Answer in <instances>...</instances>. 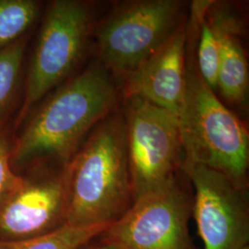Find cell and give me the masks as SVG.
<instances>
[{
  "label": "cell",
  "instance_id": "6da1fadb",
  "mask_svg": "<svg viewBox=\"0 0 249 249\" xmlns=\"http://www.w3.org/2000/svg\"><path fill=\"white\" fill-rule=\"evenodd\" d=\"M67 224L108 225L133 204L124 115L117 108L65 165Z\"/></svg>",
  "mask_w": 249,
  "mask_h": 249
},
{
  "label": "cell",
  "instance_id": "7a4b0ae2",
  "mask_svg": "<svg viewBox=\"0 0 249 249\" xmlns=\"http://www.w3.org/2000/svg\"><path fill=\"white\" fill-rule=\"evenodd\" d=\"M116 79L94 63L45 101L11 149V161L52 157L67 164L84 137L118 108Z\"/></svg>",
  "mask_w": 249,
  "mask_h": 249
},
{
  "label": "cell",
  "instance_id": "3957f363",
  "mask_svg": "<svg viewBox=\"0 0 249 249\" xmlns=\"http://www.w3.org/2000/svg\"><path fill=\"white\" fill-rule=\"evenodd\" d=\"M178 121L184 151L183 169L201 164L249 187V131L192 64L187 67L185 98Z\"/></svg>",
  "mask_w": 249,
  "mask_h": 249
},
{
  "label": "cell",
  "instance_id": "277c9868",
  "mask_svg": "<svg viewBox=\"0 0 249 249\" xmlns=\"http://www.w3.org/2000/svg\"><path fill=\"white\" fill-rule=\"evenodd\" d=\"M180 0H135L116 5L94 25L98 62L124 80L164 45L187 18Z\"/></svg>",
  "mask_w": 249,
  "mask_h": 249
},
{
  "label": "cell",
  "instance_id": "5b68a950",
  "mask_svg": "<svg viewBox=\"0 0 249 249\" xmlns=\"http://www.w3.org/2000/svg\"><path fill=\"white\" fill-rule=\"evenodd\" d=\"M125 142L134 200L183 172L178 118L137 96L124 97Z\"/></svg>",
  "mask_w": 249,
  "mask_h": 249
},
{
  "label": "cell",
  "instance_id": "8992f818",
  "mask_svg": "<svg viewBox=\"0 0 249 249\" xmlns=\"http://www.w3.org/2000/svg\"><path fill=\"white\" fill-rule=\"evenodd\" d=\"M193 196L181 173L133 204L98 236L115 249H193L188 221Z\"/></svg>",
  "mask_w": 249,
  "mask_h": 249
},
{
  "label": "cell",
  "instance_id": "52a82bcc",
  "mask_svg": "<svg viewBox=\"0 0 249 249\" xmlns=\"http://www.w3.org/2000/svg\"><path fill=\"white\" fill-rule=\"evenodd\" d=\"M93 28L89 4L78 0L50 4L29 70L24 111L70 75L80 62Z\"/></svg>",
  "mask_w": 249,
  "mask_h": 249
},
{
  "label": "cell",
  "instance_id": "ba28073f",
  "mask_svg": "<svg viewBox=\"0 0 249 249\" xmlns=\"http://www.w3.org/2000/svg\"><path fill=\"white\" fill-rule=\"evenodd\" d=\"M183 172L192 183V213L205 249H242L249 246V187L201 164Z\"/></svg>",
  "mask_w": 249,
  "mask_h": 249
},
{
  "label": "cell",
  "instance_id": "9c48e42d",
  "mask_svg": "<svg viewBox=\"0 0 249 249\" xmlns=\"http://www.w3.org/2000/svg\"><path fill=\"white\" fill-rule=\"evenodd\" d=\"M65 165L20 177L0 203V241L34 238L67 224Z\"/></svg>",
  "mask_w": 249,
  "mask_h": 249
},
{
  "label": "cell",
  "instance_id": "30bf717a",
  "mask_svg": "<svg viewBox=\"0 0 249 249\" xmlns=\"http://www.w3.org/2000/svg\"><path fill=\"white\" fill-rule=\"evenodd\" d=\"M187 18L160 49L124 80V97L137 96L178 118L186 90Z\"/></svg>",
  "mask_w": 249,
  "mask_h": 249
},
{
  "label": "cell",
  "instance_id": "8fae6325",
  "mask_svg": "<svg viewBox=\"0 0 249 249\" xmlns=\"http://www.w3.org/2000/svg\"><path fill=\"white\" fill-rule=\"evenodd\" d=\"M206 18L216 35L220 51L217 90L234 106H245L249 94V64L241 36L245 24L225 3L211 1Z\"/></svg>",
  "mask_w": 249,
  "mask_h": 249
},
{
  "label": "cell",
  "instance_id": "7c38bea8",
  "mask_svg": "<svg viewBox=\"0 0 249 249\" xmlns=\"http://www.w3.org/2000/svg\"><path fill=\"white\" fill-rule=\"evenodd\" d=\"M210 2H194L192 19L196 21V25L199 28L196 50L197 72L205 83L215 92L217 90L220 51L216 35L205 15Z\"/></svg>",
  "mask_w": 249,
  "mask_h": 249
},
{
  "label": "cell",
  "instance_id": "4fadbf2b",
  "mask_svg": "<svg viewBox=\"0 0 249 249\" xmlns=\"http://www.w3.org/2000/svg\"><path fill=\"white\" fill-rule=\"evenodd\" d=\"M109 225L79 227L65 224L50 233L34 238L0 241V249H77L100 235Z\"/></svg>",
  "mask_w": 249,
  "mask_h": 249
},
{
  "label": "cell",
  "instance_id": "5bb4252c",
  "mask_svg": "<svg viewBox=\"0 0 249 249\" xmlns=\"http://www.w3.org/2000/svg\"><path fill=\"white\" fill-rule=\"evenodd\" d=\"M38 11L33 0H0V47L13 44L34 23Z\"/></svg>",
  "mask_w": 249,
  "mask_h": 249
},
{
  "label": "cell",
  "instance_id": "9a60e30c",
  "mask_svg": "<svg viewBox=\"0 0 249 249\" xmlns=\"http://www.w3.org/2000/svg\"><path fill=\"white\" fill-rule=\"evenodd\" d=\"M23 50L22 42H14L0 51V115L6 109L16 87Z\"/></svg>",
  "mask_w": 249,
  "mask_h": 249
},
{
  "label": "cell",
  "instance_id": "2e32d148",
  "mask_svg": "<svg viewBox=\"0 0 249 249\" xmlns=\"http://www.w3.org/2000/svg\"><path fill=\"white\" fill-rule=\"evenodd\" d=\"M11 149L7 138L0 132V203L20 179L12 169Z\"/></svg>",
  "mask_w": 249,
  "mask_h": 249
},
{
  "label": "cell",
  "instance_id": "e0dca14e",
  "mask_svg": "<svg viewBox=\"0 0 249 249\" xmlns=\"http://www.w3.org/2000/svg\"><path fill=\"white\" fill-rule=\"evenodd\" d=\"M98 236H96L95 238H93L91 240L88 241L87 243L81 245L77 249H115L107 246L104 243H102L101 241L99 240Z\"/></svg>",
  "mask_w": 249,
  "mask_h": 249
},
{
  "label": "cell",
  "instance_id": "ac0fdd59",
  "mask_svg": "<svg viewBox=\"0 0 249 249\" xmlns=\"http://www.w3.org/2000/svg\"><path fill=\"white\" fill-rule=\"evenodd\" d=\"M242 249H249V246H247V247H245V248H243Z\"/></svg>",
  "mask_w": 249,
  "mask_h": 249
}]
</instances>
